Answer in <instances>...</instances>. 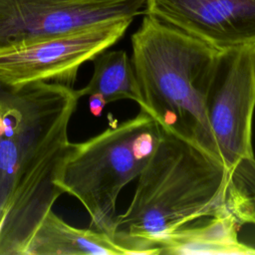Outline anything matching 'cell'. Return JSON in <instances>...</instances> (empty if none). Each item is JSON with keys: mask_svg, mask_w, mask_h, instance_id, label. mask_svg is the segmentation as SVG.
<instances>
[{"mask_svg": "<svg viewBox=\"0 0 255 255\" xmlns=\"http://www.w3.org/2000/svg\"><path fill=\"white\" fill-rule=\"evenodd\" d=\"M73 87L0 80V255H25L35 230L64 193L58 185L73 143Z\"/></svg>", "mask_w": 255, "mask_h": 255, "instance_id": "cell-1", "label": "cell"}, {"mask_svg": "<svg viewBox=\"0 0 255 255\" xmlns=\"http://www.w3.org/2000/svg\"><path fill=\"white\" fill-rule=\"evenodd\" d=\"M137 178L114 235L128 255H159L167 234L231 210V181L222 163L163 130Z\"/></svg>", "mask_w": 255, "mask_h": 255, "instance_id": "cell-2", "label": "cell"}, {"mask_svg": "<svg viewBox=\"0 0 255 255\" xmlns=\"http://www.w3.org/2000/svg\"><path fill=\"white\" fill-rule=\"evenodd\" d=\"M131 48L140 110L163 131L221 162L208 102L225 51L146 14L131 36Z\"/></svg>", "mask_w": 255, "mask_h": 255, "instance_id": "cell-3", "label": "cell"}, {"mask_svg": "<svg viewBox=\"0 0 255 255\" xmlns=\"http://www.w3.org/2000/svg\"><path fill=\"white\" fill-rule=\"evenodd\" d=\"M161 135L158 124L140 110L135 117L73 143L58 185L82 203L92 229L114 239L118 196L140 174Z\"/></svg>", "mask_w": 255, "mask_h": 255, "instance_id": "cell-4", "label": "cell"}, {"mask_svg": "<svg viewBox=\"0 0 255 255\" xmlns=\"http://www.w3.org/2000/svg\"><path fill=\"white\" fill-rule=\"evenodd\" d=\"M255 45L224 52L208 102V119L231 190L255 199L252 125Z\"/></svg>", "mask_w": 255, "mask_h": 255, "instance_id": "cell-5", "label": "cell"}, {"mask_svg": "<svg viewBox=\"0 0 255 255\" xmlns=\"http://www.w3.org/2000/svg\"><path fill=\"white\" fill-rule=\"evenodd\" d=\"M133 19L109 21L0 51V80L73 87L79 68L116 44Z\"/></svg>", "mask_w": 255, "mask_h": 255, "instance_id": "cell-6", "label": "cell"}, {"mask_svg": "<svg viewBox=\"0 0 255 255\" xmlns=\"http://www.w3.org/2000/svg\"><path fill=\"white\" fill-rule=\"evenodd\" d=\"M146 0H0V51L89 26L133 19Z\"/></svg>", "mask_w": 255, "mask_h": 255, "instance_id": "cell-7", "label": "cell"}, {"mask_svg": "<svg viewBox=\"0 0 255 255\" xmlns=\"http://www.w3.org/2000/svg\"><path fill=\"white\" fill-rule=\"evenodd\" d=\"M144 14L221 51L255 45V0H146Z\"/></svg>", "mask_w": 255, "mask_h": 255, "instance_id": "cell-8", "label": "cell"}, {"mask_svg": "<svg viewBox=\"0 0 255 255\" xmlns=\"http://www.w3.org/2000/svg\"><path fill=\"white\" fill-rule=\"evenodd\" d=\"M243 225L226 208L203 224H191L164 236L158 243L159 254L174 255H254L255 248L239 241Z\"/></svg>", "mask_w": 255, "mask_h": 255, "instance_id": "cell-9", "label": "cell"}, {"mask_svg": "<svg viewBox=\"0 0 255 255\" xmlns=\"http://www.w3.org/2000/svg\"><path fill=\"white\" fill-rule=\"evenodd\" d=\"M25 255H128L105 232L77 228L52 209L32 235Z\"/></svg>", "mask_w": 255, "mask_h": 255, "instance_id": "cell-10", "label": "cell"}, {"mask_svg": "<svg viewBox=\"0 0 255 255\" xmlns=\"http://www.w3.org/2000/svg\"><path fill=\"white\" fill-rule=\"evenodd\" d=\"M94 73L90 82L80 90H76L79 98L91 95L101 96L106 104L119 100H132L140 108L143 99L131 59L126 51H104L96 56Z\"/></svg>", "mask_w": 255, "mask_h": 255, "instance_id": "cell-11", "label": "cell"}, {"mask_svg": "<svg viewBox=\"0 0 255 255\" xmlns=\"http://www.w3.org/2000/svg\"><path fill=\"white\" fill-rule=\"evenodd\" d=\"M107 106L105 100L99 95L89 96V107L90 111L94 116H100L103 109Z\"/></svg>", "mask_w": 255, "mask_h": 255, "instance_id": "cell-12", "label": "cell"}]
</instances>
